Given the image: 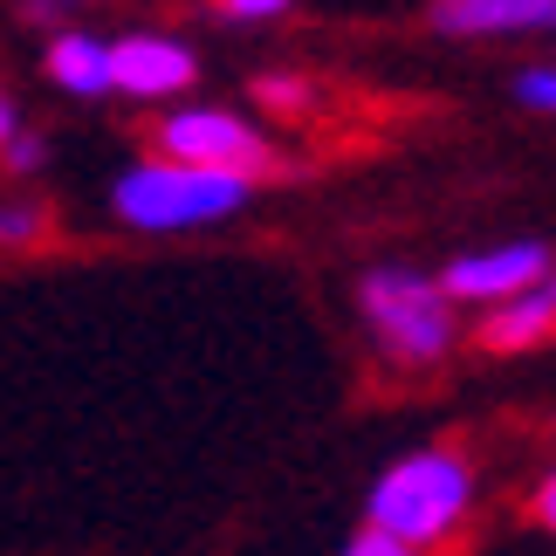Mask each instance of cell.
<instances>
[{"label": "cell", "mask_w": 556, "mask_h": 556, "mask_svg": "<svg viewBox=\"0 0 556 556\" xmlns=\"http://www.w3.org/2000/svg\"><path fill=\"white\" fill-rule=\"evenodd\" d=\"M475 460L460 454V446H413V454H399L384 475L371 481L365 495V529H384V536H399L405 549H440L454 543L467 516H475Z\"/></svg>", "instance_id": "1"}, {"label": "cell", "mask_w": 556, "mask_h": 556, "mask_svg": "<svg viewBox=\"0 0 556 556\" xmlns=\"http://www.w3.org/2000/svg\"><path fill=\"white\" fill-rule=\"evenodd\" d=\"M248 192H254V179L144 159L111 186V213L138 233H192V227H213V220H227V213H241Z\"/></svg>", "instance_id": "2"}, {"label": "cell", "mask_w": 556, "mask_h": 556, "mask_svg": "<svg viewBox=\"0 0 556 556\" xmlns=\"http://www.w3.org/2000/svg\"><path fill=\"white\" fill-rule=\"evenodd\" d=\"M357 309H365L378 351L399 357V365H440L454 351V330H460L446 289L413 268H371L357 282Z\"/></svg>", "instance_id": "3"}, {"label": "cell", "mask_w": 556, "mask_h": 556, "mask_svg": "<svg viewBox=\"0 0 556 556\" xmlns=\"http://www.w3.org/2000/svg\"><path fill=\"white\" fill-rule=\"evenodd\" d=\"M159 159H173V165H200V173H233V179H254V173H268L275 152H268V138L254 131L248 117H233V111H173L159 124Z\"/></svg>", "instance_id": "4"}, {"label": "cell", "mask_w": 556, "mask_h": 556, "mask_svg": "<svg viewBox=\"0 0 556 556\" xmlns=\"http://www.w3.org/2000/svg\"><path fill=\"white\" fill-rule=\"evenodd\" d=\"M549 275H556V262H549L543 241H502V248L454 254V268L440 275V289H446V303H481V309H495V303H508V295L549 282Z\"/></svg>", "instance_id": "5"}, {"label": "cell", "mask_w": 556, "mask_h": 556, "mask_svg": "<svg viewBox=\"0 0 556 556\" xmlns=\"http://www.w3.org/2000/svg\"><path fill=\"white\" fill-rule=\"evenodd\" d=\"M111 76L124 97L152 103V97H179L200 76V55L173 35H124V41H111Z\"/></svg>", "instance_id": "6"}, {"label": "cell", "mask_w": 556, "mask_h": 556, "mask_svg": "<svg viewBox=\"0 0 556 556\" xmlns=\"http://www.w3.org/2000/svg\"><path fill=\"white\" fill-rule=\"evenodd\" d=\"M440 35H536L556 28V0H440L433 8Z\"/></svg>", "instance_id": "7"}, {"label": "cell", "mask_w": 556, "mask_h": 556, "mask_svg": "<svg viewBox=\"0 0 556 556\" xmlns=\"http://www.w3.org/2000/svg\"><path fill=\"white\" fill-rule=\"evenodd\" d=\"M556 330V275L549 282H536V289H522V295H508V303H495L481 316V344L488 351H536L543 337Z\"/></svg>", "instance_id": "8"}, {"label": "cell", "mask_w": 556, "mask_h": 556, "mask_svg": "<svg viewBox=\"0 0 556 556\" xmlns=\"http://www.w3.org/2000/svg\"><path fill=\"white\" fill-rule=\"evenodd\" d=\"M49 76H55V90H70V97H111L117 90L111 41H103V35H83V28H62L49 41Z\"/></svg>", "instance_id": "9"}, {"label": "cell", "mask_w": 556, "mask_h": 556, "mask_svg": "<svg viewBox=\"0 0 556 556\" xmlns=\"http://www.w3.org/2000/svg\"><path fill=\"white\" fill-rule=\"evenodd\" d=\"M41 227H49V213H41L35 200H0V254L41 241Z\"/></svg>", "instance_id": "10"}, {"label": "cell", "mask_w": 556, "mask_h": 556, "mask_svg": "<svg viewBox=\"0 0 556 556\" xmlns=\"http://www.w3.org/2000/svg\"><path fill=\"white\" fill-rule=\"evenodd\" d=\"M41 159H49V144H41L35 131H14L8 144H0V165H8V173H41Z\"/></svg>", "instance_id": "11"}, {"label": "cell", "mask_w": 556, "mask_h": 556, "mask_svg": "<svg viewBox=\"0 0 556 556\" xmlns=\"http://www.w3.org/2000/svg\"><path fill=\"white\" fill-rule=\"evenodd\" d=\"M516 97L529 111H556V70H522L516 76Z\"/></svg>", "instance_id": "12"}, {"label": "cell", "mask_w": 556, "mask_h": 556, "mask_svg": "<svg viewBox=\"0 0 556 556\" xmlns=\"http://www.w3.org/2000/svg\"><path fill=\"white\" fill-rule=\"evenodd\" d=\"M337 556H419V549H405L399 536H384V529H357V536L337 549Z\"/></svg>", "instance_id": "13"}, {"label": "cell", "mask_w": 556, "mask_h": 556, "mask_svg": "<svg viewBox=\"0 0 556 556\" xmlns=\"http://www.w3.org/2000/svg\"><path fill=\"white\" fill-rule=\"evenodd\" d=\"M289 8H295V0H220V14H233V21H275Z\"/></svg>", "instance_id": "14"}, {"label": "cell", "mask_w": 556, "mask_h": 556, "mask_svg": "<svg viewBox=\"0 0 556 556\" xmlns=\"http://www.w3.org/2000/svg\"><path fill=\"white\" fill-rule=\"evenodd\" d=\"M529 516H536V529H549V536H556V467L536 481V495H529Z\"/></svg>", "instance_id": "15"}, {"label": "cell", "mask_w": 556, "mask_h": 556, "mask_svg": "<svg viewBox=\"0 0 556 556\" xmlns=\"http://www.w3.org/2000/svg\"><path fill=\"white\" fill-rule=\"evenodd\" d=\"M254 97H268L275 111H295V103H303L309 90H303V83H282V76H262V83H254Z\"/></svg>", "instance_id": "16"}, {"label": "cell", "mask_w": 556, "mask_h": 556, "mask_svg": "<svg viewBox=\"0 0 556 556\" xmlns=\"http://www.w3.org/2000/svg\"><path fill=\"white\" fill-rule=\"evenodd\" d=\"M21 8H28V14H41V21H49V14H70V8H83V0H21Z\"/></svg>", "instance_id": "17"}, {"label": "cell", "mask_w": 556, "mask_h": 556, "mask_svg": "<svg viewBox=\"0 0 556 556\" xmlns=\"http://www.w3.org/2000/svg\"><path fill=\"white\" fill-rule=\"evenodd\" d=\"M21 131V117H14V103H8V90H0V144H8Z\"/></svg>", "instance_id": "18"}]
</instances>
